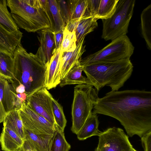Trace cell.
Segmentation results:
<instances>
[{
    "label": "cell",
    "instance_id": "1",
    "mask_svg": "<svg viewBox=\"0 0 151 151\" xmlns=\"http://www.w3.org/2000/svg\"><path fill=\"white\" fill-rule=\"evenodd\" d=\"M93 114L118 120L130 137H141L151 131V92L138 90L111 91L95 103Z\"/></svg>",
    "mask_w": 151,
    "mask_h": 151
},
{
    "label": "cell",
    "instance_id": "2",
    "mask_svg": "<svg viewBox=\"0 0 151 151\" xmlns=\"http://www.w3.org/2000/svg\"><path fill=\"white\" fill-rule=\"evenodd\" d=\"M13 57V77L9 80L13 88L23 85L28 96L44 86L47 66L35 54L27 52L21 42L16 48Z\"/></svg>",
    "mask_w": 151,
    "mask_h": 151
},
{
    "label": "cell",
    "instance_id": "3",
    "mask_svg": "<svg viewBox=\"0 0 151 151\" xmlns=\"http://www.w3.org/2000/svg\"><path fill=\"white\" fill-rule=\"evenodd\" d=\"M88 84L99 91L105 86L118 91L130 77L133 66L129 58L114 62L96 63L84 65Z\"/></svg>",
    "mask_w": 151,
    "mask_h": 151
},
{
    "label": "cell",
    "instance_id": "4",
    "mask_svg": "<svg viewBox=\"0 0 151 151\" xmlns=\"http://www.w3.org/2000/svg\"><path fill=\"white\" fill-rule=\"evenodd\" d=\"M7 5L19 28L33 32L51 29L50 22L39 0H7Z\"/></svg>",
    "mask_w": 151,
    "mask_h": 151
},
{
    "label": "cell",
    "instance_id": "5",
    "mask_svg": "<svg viewBox=\"0 0 151 151\" xmlns=\"http://www.w3.org/2000/svg\"><path fill=\"white\" fill-rule=\"evenodd\" d=\"M98 91L89 84L78 85L74 87L72 106V132L77 134L92 114L94 104L98 97Z\"/></svg>",
    "mask_w": 151,
    "mask_h": 151
},
{
    "label": "cell",
    "instance_id": "6",
    "mask_svg": "<svg viewBox=\"0 0 151 151\" xmlns=\"http://www.w3.org/2000/svg\"><path fill=\"white\" fill-rule=\"evenodd\" d=\"M135 2V0H119L112 15L108 19L102 20V38L106 41H112L126 34Z\"/></svg>",
    "mask_w": 151,
    "mask_h": 151
},
{
    "label": "cell",
    "instance_id": "7",
    "mask_svg": "<svg viewBox=\"0 0 151 151\" xmlns=\"http://www.w3.org/2000/svg\"><path fill=\"white\" fill-rule=\"evenodd\" d=\"M134 49L129 39L125 34L111 41L100 50L81 59L80 63L84 66L96 63L130 59Z\"/></svg>",
    "mask_w": 151,
    "mask_h": 151
},
{
    "label": "cell",
    "instance_id": "8",
    "mask_svg": "<svg viewBox=\"0 0 151 151\" xmlns=\"http://www.w3.org/2000/svg\"><path fill=\"white\" fill-rule=\"evenodd\" d=\"M97 148L99 151H132L128 137L119 128H110L101 132Z\"/></svg>",
    "mask_w": 151,
    "mask_h": 151
},
{
    "label": "cell",
    "instance_id": "9",
    "mask_svg": "<svg viewBox=\"0 0 151 151\" xmlns=\"http://www.w3.org/2000/svg\"><path fill=\"white\" fill-rule=\"evenodd\" d=\"M53 98L48 90L44 86L27 96L26 104L33 111L54 125L56 123L52 110Z\"/></svg>",
    "mask_w": 151,
    "mask_h": 151
},
{
    "label": "cell",
    "instance_id": "10",
    "mask_svg": "<svg viewBox=\"0 0 151 151\" xmlns=\"http://www.w3.org/2000/svg\"><path fill=\"white\" fill-rule=\"evenodd\" d=\"M19 111L24 128L43 136L53 135L54 125L29 108L26 103Z\"/></svg>",
    "mask_w": 151,
    "mask_h": 151
},
{
    "label": "cell",
    "instance_id": "11",
    "mask_svg": "<svg viewBox=\"0 0 151 151\" xmlns=\"http://www.w3.org/2000/svg\"><path fill=\"white\" fill-rule=\"evenodd\" d=\"M85 37H83L77 45L75 50L70 52L60 53L58 70L55 84L56 86L60 84L69 70L77 63L80 62L81 56L86 51L84 45Z\"/></svg>",
    "mask_w": 151,
    "mask_h": 151
},
{
    "label": "cell",
    "instance_id": "12",
    "mask_svg": "<svg viewBox=\"0 0 151 151\" xmlns=\"http://www.w3.org/2000/svg\"><path fill=\"white\" fill-rule=\"evenodd\" d=\"M37 32L40 44L35 55L47 66L56 49L53 32L46 29Z\"/></svg>",
    "mask_w": 151,
    "mask_h": 151
},
{
    "label": "cell",
    "instance_id": "13",
    "mask_svg": "<svg viewBox=\"0 0 151 151\" xmlns=\"http://www.w3.org/2000/svg\"><path fill=\"white\" fill-rule=\"evenodd\" d=\"M97 20L93 17L71 19L65 28L70 32H75L77 45L83 37L98 27Z\"/></svg>",
    "mask_w": 151,
    "mask_h": 151
},
{
    "label": "cell",
    "instance_id": "14",
    "mask_svg": "<svg viewBox=\"0 0 151 151\" xmlns=\"http://www.w3.org/2000/svg\"><path fill=\"white\" fill-rule=\"evenodd\" d=\"M22 33L20 30L12 32L0 23V51L13 55L15 50L21 42Z\"/></svg>",
    "mask_w": 151,
    "mask_h": 151
},
{
    "label": "cell",
    "instance_id": "15",
    "mask_svg": "<svg viewBox=\"0 0 151 151\" xmlns=\"http://www.w3.org/2000/svg\"><path fill=\"white\" fill-rule=\"evenodd\" d=\"M24 141L14 131L3 125L0 136V143L2 150L16 151L22 146Z\"/></svg>",
    "mask_w": 151,
    "mask_h": 151
},
{
    "label": "cell",
    "instance_id": "16",
    "mask_svg": "<svg viewBox=\"0 0 151 151\" xmlns=\"http://www.w3.org/2000/svg\"><path fill=\"white\" fill-rule=\"evenodd\" d=\"M16 93L9 81L0 76V100L7 114L15 110Z\"/></svg>",
    "mask_w": 151,
    "mask_h": 151
},
{
    "label": "cell",
    "instance_id": "17",
    "mask_svg": "<svg viewBox=\"0 0 151 151\" xmlns=\"http://www.w3.org/2000/svg\"><path fill=\"white\" fill-rule=\"evenodd\" d=\"M60 49L55 50L47 65L44 82V86L49 90L56 87L55 80L57 75Z\"/></svg>",
    "mask_w": 151,
    "mask_h": 151
},
{
    "label": "cell",
    "instance_id": "18",
    "mask_svg": "<svg viewBox=\"0 0 151 151\" xmlns=\"http://www.w3.org/2000/svg\"><path fill=\"white\" fill-rule=\"evenodd\" d=\"M99 124L97 114L92 113L77 134L78 139L83 140L93 136H99L101 132L98 129Z\"/></svg>",
    "mask_w": 151,
    "mask_h": 151
},
{
    "label": "cell",
    "instance_id": "19",
    "mask_svg": "<svg viewBox=\"0 0 151 151\" xmlns=\"http://www.w3.org/2000/svg\"><path fill=\"white\" fill-rule=\"evenodd\" d=\"M83 69V66L81 64L80 61L77 63L61 81L59 84L60 86L71 84H88L86 78L82 74Z\"/></svg>",
    "mask_w": 151,
    "mask_h": 151
},
{
    "label": "cell",
    "instance_id": "20",
    "mask_svg": "<svg viewBox=\"0 0 151 151\" xmlns=\"http://www.w3.org/2000/svg\"><path fill=\"white\" fill-rule=\"evenodd\" d=\"M3 122V125L12 129L25 140L24 127L19 110H14L7 113Z\"/></svg>",
    "mask_w": 151,
    "mask_h": 151
},
{
    "label": "cell",
    "instance_id": "21",
    "mask_svg": "<svg viewBox=\"0 0 151 151\" xmlns=\"http://www.w3.org/2000/svg\"><path fill=\"white\" fill-rule=\"evenodd\" d=\"M54 127L48 151H69L71 146L66 140L64 131L56 124Z\"/></svg>",
    "mask_w": 151,
    "mask_h": 151
},
{
    "label": "cell",
    "instance_id": "22",
    "mask_svg": "<svg viewBox=\"0 0 151 151\" xmlns=\"http://www.w3.org/2000/svg\"><path fill=\"white\" fill-rule=\"evenodd\" d=\"M141 33L148 48L151 50V4L146 7L141 14Z\"/></svg>",
    "mask_w": 151,
    "mask_h": 151
},
{
    "label": "cell",
    "instance_id": "23",
    "mask_svg": "<svg viewBox=\"0 0 151 151\" xmlns=\"http://www.w3.org/2000/svg\"><path fill=\"white\" fill-rule=\"evenodd\" d=\"M14 61L13 55L0 51V76L8 80L13 77Z\"/></svg>",
    "mask_w": 151,
    "mask_h": 151
},
{
    "label": "cell",
    "instance_id": "24",
    "mask_svg": "<svg viewBox=\"0 0 151 151\" xmlns=\"http://www.w3.org/2000/svg\"><path fill=\"white\" fill-rule=\"evenodd\" d=\"M25 139L30 142L38 151H48L51 136H43L36 134L24 127Z\"/></svg>",
    "mask_w": 151,
    "mask_h": 151
},
{
    "label": "cell",
    "instance_id": "25",
    "mask_svg": "<svg viewBox=\"0 0 151 151\" xmlns=\"http://www.w3.org/2000/svg\"><path fill=\"white\" fill-rule=\"evenodd\" d=\"M71 19L92 17L88 7V0H71Z\"/></svg>",
    "mask_w": 151,
    "mask_h": 151
},
{
    "label": "cell",
    "instance_id": "26",
    "mask_svg": "<svg viewBox=\"0 0 151 151\" xmlns=\"http://www.w3.org/2000/svg\"><path fill=\"white\" fill-rule=\"evenodd\" d=\"M119 0H101L98 11L95 18L97 20L110 18L114 12Z\"/></svg>",
    "mask_w": 151,
    "mask_h": 151
},
{
    "label": "cell",
    "instance_id": "27",
    "mask_svg": "<svg viewBox=\"0 0 151 151\" xmlns=\"http://www.w3.org/2000/svg\"><path fill=\"white\" fill-rule=\"evenodd\" d=\"M7 0H0V23L12 32L19 30L7 8Z\"/></svg>",
    "mask_w": 151,
    "mask_h": 151
},
{
    "label": "cell",
    "instance_id": "28",
    "mask_svg": "<svg viewBox=\"0 0 151 151\" xmlns=\"http://www.w3.org/2000/svg\"><path fill=\"white\" fill-rule=\"evenodd\" d=\"M77 39L75 32H70L65 28L63 31V39L60 53L74 51L76 48Z\"/></svg>",
    "mask_w": 151,
    "mask_h": 151
},
{
    "label": "cell",
    "instance_id": "29",
    "mask_svg": "<svg viewBox=\"0 0 151 151\" xmlns=\"http://www.w3.org/2000/svg\"><path fill=\"white\" fill-rule=\"evenodd\" d=\"M53 20L54 31L64 30L65 25L60 14L56 0H48Z\"/></svg>",
    "mask_w": 151,
    "mask_h": 151
},
{
    "label": "cell",
    "instance_id": "30",
    "mask_svg": "<svg viewBox=\"0 0 151 151\" xmlns=\"http://www.w3.org/2000/svg\"><path fill=\"white\" fill-rule=\"evenodd\" d=\"M52 106L55 123L60 129L64 131L67 121L63 107L53 98L52 99Z\"/></svg>",
    "mask_w": 151,
    "mask_h": 151
},
{
    "label": "cell",
    "instance_id": "31",
    "mask_svg": "<svg viewBox=\"0 0 151 151\" xmlns=\"http://www.w3.org/2000/svg\"><path fill=\"white\" fill-rule=\"evenodd\" d=\"M58 8L65 25L71 19V0H56Z\"/></svg>",
    "mask_w": 151,
    "mask_h": 151
},
{
    "label": "cell",
    "instance_id": "32",
    "mask_svg": "<svg viewBox=\"0 0 151 151\" xmlns=\"http://www.w3.org/2000/svg\"><path fill=\"white\" fill-rule=\"evenodd\" d=\"M39 1L41 8L46 14L49 21L51 29L54 32V23L48 0H39Z\"/></svg>",
    "mask_w": 151,
    "mask_h": 151
},
{
    "label": "cell",
    "instance_id": "33",
    "mask_svg": "<svg viewBox=\"0 0 151 151\" xmlns=\"http://www.w3.org/2000/svg\"><path fill=\"white\" fill-rule=\"evenodd\" d=\"M88 7L92 17L96 16L101 0H88Z\"/></svg>",
    "mask_w": 151,
    "mask_h": 151
},
{
    "label": "cell",
    "instance_id": "34",
    "mask_svg": "<svg viewBox=\"0 0 151 151\" xmlns=\"http://www.w3.org/2000/svg\"><path fill=\"white\" fill-rule=\"evenodd\" d=\"M141 138L144 151H151V131L145 134Z\"/></svg>",
    "mask_w": 151,
    "mask_h": 151
},
{
    "label": "cell",
    "instance_id": "35",
    "mask_svg": "<svg viewBox=\"0 0 151 151\" xmlns=\"http://www.w3.org/2000/svg\"><path fill=\"white\" fill-rule=\"evenodd\" d=\"M63 30L53 32L56 49H60L63 39Z\"/></svg>",
    "mask_w": 151,
    "mask_h": 151
},
{
    "label": "cell",
    "instance_id": "36",
    "mask_svg": "<svg viewBox=\"0 0 151 151\" xmlns=\"http://www.w3.org/2000/svg\"><path fill=\"white\" fill-rule=\"evenodd\" d=\"M22 147L24 151H38L32 143L26 139L24 140Z\"/></svg>",
    "mask_w": 151,
    "mask_h": 151
},
{
    "label": "cell",
    "instance_id": "37",
    "mask_svg": "<svg viewBox=\"0 0 151 151\" xmlns=\"http://www.w3.org/2000/svg\"><path fill=\"white\" fill-rule=\"evenodd\" d=\"M6 114L0 100V124L3 122Z\"/></svg>",
    "mask_w": 151,
    "mask_h": 151
},
{
    "label": "cell",
    "instance_id": "38",
    "mask_svg": "<svg viewBox=\"0 0 151 151\" xmlns=\"http://www.w3.org/2000/svg\"><path fill=\"white\" fill-rule=\"evenodd\" d=\"M16 151H24V150L23 149V147L22 146L21 147L19 148L18 149H17Z\"/></svg>",
    "mask_w": 151,
    "mask_h": 151
},
{
    "label": "cell",
    "instance_id": "39",
    "mask_svg": "<svg viewBox=\"0 0 151 151\" xmlns=\"http://www.w3.org/2000/svg\"><path fill=\"white\" fill-rule=\"evenodd\" d=\"M95 151H99V150L98 149V148H96L95 149Z\"/></svg>",
    "mask_w": 151,
    "mask_h": 151
},
{
    "label": "cell",
    "instance_id": "40",
    "mask_svg": "<svg viewBox=\"0 0 151 151\" xmlns=\"http://www.w3.org/2000/svg\"><path fill=\"white\" fill-rule=\"evenodd\" d=\"M132 151H137L135 150L133 148L132 149Z\"/></svg>",
    "mask_w": 151,
    "mask_h": 151
}]
</instances>
